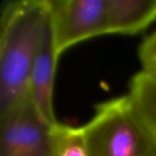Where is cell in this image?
<instances>
[{
	"label": "cell",
	"instance_id": "obj_1",
	"mask_svg": "<svg viewBox=\"0 0 156 156\" xmlns=\"http://www.w3.org/2000/svg\"><path fill=\"white\" fill-rule=\"evenodd\" d=\"M48 18V0H12L2 6L0 115L30 97V71Z\"/></svg>",
	"mask_w": 156,
	"mask_h": 156
},
{
	"label": "cell",
	"instance_id": "obj_2",
	"mask_svg": "<svg viewBox=\"0 0 156 156\" xmlns=\"http://www.w3.org/2000/svg\"><path fill=\"white\" fill-rule=\"evenodd\" d=\"M82 131L90 156H156V138L128 94L98 104Z\"/></svg>",
	"mask_w": 156,
	"mask_h": 156
},
{
	"label": "cell",
	"instance_id": "obj_3",
	"mask_svg": "<svg viewBox=\"0 0 156 156\" xmlns=\"http://www.w3.org/2000/svg\"><path fill=\"white\" fill-rule=\"evenodd\" d=\"M56 124L47 122L28 97L0 115V156H54Z\"/></svg>",
	"mask_w": 156,
	"mask_h": 156
},
{
	"label": "cell",
	"instance_id": "obj_4",
	"mask_svg": "<svg viewBox=\"0 0 156 156\" xmlns=\"http://www.w3.org/2000/svg\"><path fill=\"white\" fill-rule=\"evenodd\" d=\"M107 5L108 0H48L58 56L80 42L109 34Z\"/></svg>",
	"mask_w": 156,
	"mask_h": 156
},
{
	"label": "cell",
	"instance_id": "obj_5",
	"mask_svg": "<svg viewBox=\"0 0 156 156\" xmlns=\"http://www.w3.org/2000/svg\"><path fill=\"white\" fill-rule=\"evenodd\" d=\"M58 57L50 20L48 18V25L32 64L29 91L30 97L38 112L51 124L58 123L53 108V90Z\"/></svg>",
	"mask_w": 156,
	"mask_h": 156
},
{
	"label": "cell",
	"instance_id": "obj_6",
	"mask_svg": "<svg viewBox=\"0 0 156 156\" xmlns=\"http://www.w3.org/2000/svg\"><path fill=\"white\" fill-rule=\"evenodd\" d=\"M108 33L134 36L156 20V0H108Z\"/></svg>",
	"mask_w": 156,
	"mask_h": 156
},
{
	"label": "cell",
	"instance_id": "obj_7",
	"mask_svg": "<svg viewBox=\"0 0 156 156\" xmlns=\"http://www.w3.org/2000/svg\"><path fill=\"white\" fill-rule=\"evenodd\" d=\"M128 95L156 138V79L139 71L130 80Z\"/></svg>",
	"mask_w": 156,
	"mask_h": 156
},
{
	"label": "cell",
	"instance_id": "obj_8",
	"mask_svg": "<svg viewBox=\"0 0 156 156\" xmlns=\"http://www.w3.org/2000/svg\"><path fill=\"white\" fill-rule=\"evenodd\" d=\"M54 156H90L82 127L54 126Z\"/></svg>",
	"mask_w": 156,
	"mask_h": 156
},
{
	"label": "cell",
	"instance_id": "obj_9",
	"mask_svg": "<svg viewBox=\"0 0 156 156\" xmlns=\"http://www.w3.org/2000/svg\"><path fill=\"white\" fill-rule=\"evenodd\" d=\"M141 71L156 79V30L141 43L138 50Z\"/></svg>",
	"mask_w": 156,
	"mask_h": 156
}]
</instances>
